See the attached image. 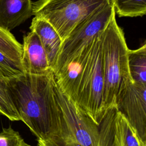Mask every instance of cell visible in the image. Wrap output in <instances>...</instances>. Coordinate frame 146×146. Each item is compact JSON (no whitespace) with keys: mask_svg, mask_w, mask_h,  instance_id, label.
<instances>
[{"mask_svg":"<svg viewBox=\"0 0 146 146\" xmlns=\"http://www.w3.org/2000/svg\"><path fill=\"white\" fill-rule=\"evenodd\" d=\"M116 106L146 144V84L131 83L121 93Z\"/></svg>","mask_w":146,"mask_h":146,"instance_id":"8","label":"cell"},{"mask_svg":"<svg viewBox=\"0 0 146 146\" xmlns=\"http://www.w3.org/2000/svg\"><path fill=\"white\" fill-rule=\"evenodd\" d=\"M38 146H76L63 139L50 140H42L37 139Z\"/></svg>","mask_w":146,"mask_h":146,"instance_id":"18","label":"cell"},{"mask_svg":"<svg viewBox=\"0 0 146 146\" xmlns=\"http://www.w3.org/2000/svg\"><path fill=\"white\" fill-rule=\"evenodd\" d=\"M8 78L0 70V113L11 121H21L8 88Z\"/></svg>","mask_w":146,"mask_h":146,"instance_id":"14","label":"cell"},{"mask_svg":"<svg viewBox=\"0 0 146 146\" xmlns=\"http://www.w3.org/2000/svg\"><path fill=\"white\" fill-rule=\"evenodd\" d=\"M52 85L72 143L76 146H99V125L62 91L54 78Z\"/></svg>","mask_w":146,"mask_h":146,"instance_id":"5","label":"cell"},{"mask_svg":"<svg viewBox=\"0 0 146 146\" xmlns=\"http://www.w3.org/2000/svg\"><path fill=\"white\" fill-rule=\"evenodd\" d=\"M33 15L32 0H0V27L10 31Z\"/></svg>","mask_w":146,"mask_h":146,"instance_id":"10","label":"cell"},{"mask_svg":"<svg viewBox=\"0 0 146 146\" xmlns=\"http://www.w3.org/2000/svg\"><path fill=\"white\" fill-rule=\"evenodd\" d=\"M0 146H31L25 142L19 133L11 126L0 132Z\"/></svg>","mask_w":146,"mask_h":146,"instance_id":"16","label":"cell"},{"mask_svg":"<svg viewBox=\"0 0 146 146\" xmlns=\"http://www.w3.org/2000/svg\"><path fill=\"white\" fill-rule=\"evenodd\" d=\"M109 3L111 0H37L33 2V15L48 22L63 41L78 24Z\"/></svg>","mask_w":146,"mask_h":146,"instance_id":"3","label":"cell"},{"mask_svg":"<svg viewBox=\"0 0 146 146\" xmlns=\"http://www.w3.org/2000/svg\"><path fill=\"white\" fill-rule=\"evenodd\" d=\"M102 31L94 39L88 61L81 78L75 104L98 125L106 112L104 106Z\"/></svg>","mask_w":146,"mask_h":146,"instance_id":"4","label":"cell"},{"mask_svg":"<svg viewBox=\"0 0 146 146\" xmlns=\"http://www.w3.org/2000/svg\"><path fill=\"white\" fill-rule=\"evenodd\" d=\"M115 16L114 12L102 34L105 112L116 105L121 93L133 83L128 66L129 48Z\"/></svg>","mask_w":146,"mask_h":146,"instance_id":"2","label":"cell"},{"mask_svg":"<svg viewBox=\"0 0 146 146\" xmlns=\"http://www.w3.org/2000/svg\"><path fill=\"white\" fill-rule=\"evenodd\" d=\"M114 12L112 4L109 3L80 22L62 41L58 57L77 53L91 42L105 29Z\"/></svg>","mask_w":146,"mask_h":146,"instance_id":"6","label":"cell"},{"mask_svg":"<svg viewBox=\"0 0 146 146\" xmlns=\"http://www.w3.org/2000/svg\"><path fill=\"white\" fill-rule=\"evenodd\" d=\"M99 127V146H146L116 105L106 110Z\"/></svg>","mask_w":146,"mask_h":146,"instance_id":"7","label":"cell"},{"mask_svg":"<svg viewBox=\"0 0 146 146\" xmlns=\"http://www.w3.org/2000/svg\"><path fill=\"white\" fill-rule=\"evenodd\" d=\"M30 30L38 36L52 70L62 42L58 33L46 20L35 16L32 19Z\"/></svg>","mask_w":146,"mask_h":146,"instance_id":"11","label":"cell"},{"mask_svg":"<svg viewBox=\"0 0 146 146\" xmlns=\"http://www.w3.org/2000/svg\"><path fill=\"white\" fill-rule=\"evenodd\" d=\"M128 66L133 82L146 84V44L135 50L128 49Z\"/></svg>","mask_w":146,"mask_h":146,"instance_id":"12","label":"cell"},{"mask_svg":"<svg viewBox=\"0 0 146 146\" xmlns=\"http://www.w3.org/2000/svg\"><path fill=\"white\" fill-rule=\"evenodd\" d=\"M119 17H143L146 14V0H111Z\"/></svg>","mask_w":146,"mask_h":146,"instance_id":"15","label":"cell"},{"mask_svg":"<svg viewBox=\"0 0 146 146\" xmlns=\"http://www.w3.org/2000/svg\"><path fill=\"white\" fill-rule=\"evenodd\" d=\"M53 78L52 70L42 75L25 73L8 78L7 86L21 121L38 139H63L74 144L54 95Z\"/></svg>","mask_w":146,"mask_h":146,"instance_id":"1","label":"cell"},{"mask_svg":"<svg viewBox=\"0 0 146 146\" xmlns=\"http://www.w3.org/2000/svg\"><path fill=\"white\" fill-rule=\"evenodd\" d=\"M0 70L7 78H14L25 74L23 70L0 52Z\"/></svg>","mask_w":146,"mask_h":146,"instance_id":"17","label":"cell"},{"mask_svg":"<svg viewBox=\"0 0 146 146\" xmlns=\"http://www.w3.org/2000/svg\"><path fill=\"white\" fill-rule=\"evenodd\" d=\"M0 52L23 70L22 64V44L16 39L10 31L1 27Z\"/></svg>","mask_w":146,"mask_h":146,"instance_id":"13","label":"cell"},{"mask_svg":"<svg viewBox=\"0 0 146 146\" xmlns=\"http://www.w3.org/2000/svg\"><path fill=\"white\" fill-rule=\"evenodd\" d=\"M22 64L25 73L47 74L52 70L38 36L31 31L23 36Z\"/></svg>","mask_w":146,"mask_h":146,"instance_id":"9","label":"cell"}]
</instances>
